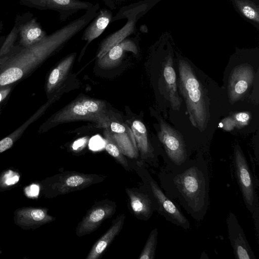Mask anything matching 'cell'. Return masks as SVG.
I'll list each match as a JSON object with an SVG mask.
<instances>
[{"label":"cell","instance_id":"cell-12","mask_svg":"<svg viewBox=\"0 0 259 259\" xmlns=\"http://www.w3.org/2000/svg\"><path fill=\"white\" fill-rule=\"evenodd\" d=\"M139 35L138 32L136 36H130L112 47L104 56L98 59V66L104 69L113 68L120 64L125 52H131L137 55Z\"/></svg>","mask_w":259,"mask_h":259},{"label":"cell","instance_id":"cell-17","mask_svg":"<svg viewBox=\"0 0 259 259\" xmlns=\"http://www.w3.org/2000/svg\"><path fill=\"white\" fill-rule=\"evenodd\" d=\"M130 205L134 213L144 220H148L154 210H157L156 202L151 194L126 189Z\"/></svg>","mask_w":259,"mask_h":259},{"label":"cell","instance_id":"cell-10","mask_svg":"<svg viewBox=\"0 0 259 259\" xmlns=\"http://www.w3.org/2000/svg\"><path fill=\"white\" fill-rule=\"evenodd\" d=\"M254 76L252 67L244 63L236 66L229 78L228 91L230 102L240 100L251 87Z\"/></svg>","mask_w":259,"mask_h":259},{"label":"cell","instance_id":"cell-20","mask_svg":"<svg viewBox=\"0 0 259 259\" xmlns=\"http://www.w3.org/2000/svg\"><path fill=\"white\" fill-rule=\"evenodd\" d=\"M95 176L80 173H70L61 177L54 185L60 194L80 190L95 183Z\"/></svg>","mask_w":259,"mask_h":259},{"label":"cell","instance_id":"cell-16","mask_svg":"<svg viewBox=\"0 0 259 259\" xmlns=\"http://www.w3.org/2000/svg\"><path fill=\"white\" fill-rule=\"evenodd\" d=\"M113 16V13L109 9L102 8L99 10L98 15L84 29L81 38L86 41V44L81 51L80 58L84 54L89 45L98 37L111 22Z\"/></svg>","mask_w":259,"mask_h":259},{"label":"cell","instance_id":"cell-6","mask_svg":"<svg viewBox=\"0 0 259 259\" xmlns=\"http://www.w3.org/2000/svg\"><path fill=\"white\" fill-rule=\"evenodd\" d=\"M235 175L246 208L252 215L258 207V196L251 171L245 156L238 145L234 148Z\"/></svg>","mask_w":259,"mask_h":259},{"label":"cell","instance_id":"cell-5","mask_svg":"<svg viewBox=\"0 0 259 259\" xmlns=\"http://www.w3.org/2000/svg\"><path fill=\"white\" fill-rule=\"evenodd\" d=\"M164 150L165 167L174 169L190 159L189 152L182 135L162 119L158 134Z\"/></svg>","mask_w":259,"mask_h":259},{"label":"cell","instance_id":"cell-15","mask_svg":"<svg viewBox=\"0 0 259 259\" xmlns=\"http://www.w3.org/2000/svg\"><path fill=\"white\" fill-rule=\"evenodd\" d=\"M55 219L48 213V210L44 208L24 207L14 212L15 224L24 229L36 228Z\"/></svg>","mask_w":259,"mask_h":259},{"label":"cell","instance_id":"cell-19","mask_svg":"<svg viewBox=\"0 0 259 259\" xmlns=\"http://www.w3.org/2000/svg\"><path fill=\"white\" fill-rule=\"evenodd\" d=\"M76 53H72L62 60L51 71L46 83V93L49 96L63 84L68 75L76 57Z\"/></svg>","mask_w":259,"mask_h":259},{"label":"cell","instance_id":"cell-21","mask_svg":"<svg viewBox=\"0 0 259 259\" xmlns=\"http://www.w3.org/2000/svg\"><path fill=\"white\" fill-rule=\"evenodd\" d=\"M125 215L121 214L114 220L110 228L95 243L86 259H97L100 257L122 228Z\"/></svg>","mask_w":259,"mask_h":259},{"label":"cell","instance_id":"cell-14","mask_svg":"<svg viewBox=\"0 0 259 259\" xmlns=\"http://www.w3.org/2000/svg\"><path fill=\"white\" fill-rule=\"evenodd\" d=\"M115 207V205L108 203L92 207L78 224L76 234L80 237L95 231L106 219L112 216Z\"/></svg>","mask_w":259,"mask_h":259},{"label":"cell","instance_id":"cell-35","mask_svg":"<svg viewBox=\"0 0 259 259\" xmlns=\"http://www.w3.org/2000/svg\"><path fill=\"white\" fill-rule=\"evenodd\" d=\"M11 90L10 85L0 87V103L7 97Z\"/></svg>","mask_w":259,"mask_h":259},{"label":"cell","instance_id":"cell-28","mask_svg":"<svg viewBox=\"0 0 259 259\" xmlns=\"http://www.w3.org/2000/svg\"><path fill=\"white\" fill-rule=\"evenodd\" d=\"M158 230L153 229L150 232L145 245L141 252L139 259H153L155 255L157 244Z\"/></svg>","mask_w":259,"mask_h":259},{"label":"cell","instance_id":"cell-31","mask_svg":"<svg viewBox=\"0 0 259 259\" xmlns=\"http://www.w3.org/2000/svg\"><path fill=\"white\" fill-rule=\"evenodd\" d=\"M232 117L235 121V128L240 129L248 124L251 114L249 112L242 111L235 113Z\"/></svg>","mask_w":259,"mask_h":259},{"label":"cell","instance_id":"cell-29","mask_svg":"<svg viewBox=\"0 0 259 259\" xmlns=\"http://www.w3.org/2000/svg\"><path fill=\"white\" fill-rule=\"evenodd\" d=\"M22 22L20 20L19 21L16 20L15 25L0 49V58L7 55L13 48V45L19 33L20 26Z\"/></svg>","mask_w":259,"mask_h":259},{"label":"cell","instance_id":"cell-23","mask_svg":"<svg viewBox=\"0 0 259 259\" xmlns=\"http://www.w3.org/2000/svg\"><path fill=\"white\" fill-rule=\"evenodd\" d=\"M21 22L19 28L20 44L23 48L29 47L42 39L47 35L36 18Z\"/></svg>","mask_w":259,"mask_h":259},{"label":"cell","instance_id":"cell-22","mask_svg":"<svg viewBox=\"0 0 259 259\" xmlns=\"http://www.w3.org/2000/svg\"><path fill=\"white\" fill-rule=\"evenodd\" d=\"M131 129L142 158L150 159L154 165H157V160L149 141L147 129L144 124L139 120H135L132 123Z\"/></svg>","mask_w":259,"mask_h":259},{"label":"cell","instance_id":"cell-33","mask_svg":"<svg viewBox=\"0 0 259 259\" xmlns=\"http://www.w3.org/2000/svg\"><path fill=\"white\" fill-rule=\"evenodd\" d=\"M102 2L111 10H114L123 3L130 0H101Z\"/></svg>","mask_w":259,"mask_h":259},{"label":"cell","instance_id":"cell-34","mask_svg":"<svg viewBox=\"0 0 259 259\" xmlns=\"http://www.w3.org/2000/svg\"><path fill=\"white\" fill-rule=\"evenodd\" d=\"M26 194L31 197L36 196L39 192V187L36 185H32L26 188L25 189Z\"/></svg>","mask_w":259,"mask_h":259},{"label":"cell","instance_id":"cell-25","mask_svg":"<svg viewBox=\"0 0 259 259\" xmlns=\"http://www.w3.org/2000/svg\"><path fill=\"white\" fill-rule=\"evenodd\" d=\"M55 99V98L54 97L48 101L17 130L0 141V154L8 150L13 145L27 127L44 114L48 107L54 102Z\"/></svg>","mask_w":259,"mask_h":259},{"label":"cell","instance_id":"cell-7","mask_svg":"<svg viewBox=\"0 0 259 259\" xmlns=\"http://www.w3.org/2000/svg\"><path fill=\"white\" fill-rule=\"evenodd\" d=\"M146 177L147 186L153 196L157 205V211L167 221L185 230L191 227L189 220L180 208L165 194L155 181L147 174Z\"/></svg>","mask_w":259,"mask_h":259},{"label":"cell","instance_id":"cell-8","mask_svg":"<svg viewBox=\"0 0 259 259\" xmlns=\"http://www.w3.org/2000/svg\"><path fill=\"white\" fill-rule=\"evenodd\" d=\"M21 5L40 10H53L61 22L68 20L79 11L88 10L94 4L81 0H19Z\"/></svg>","mask_w":259,"mask_h":259},{"label":"cell","instance_id":"cell-13","mask_svg":"<svg viewBox=\"0 0 259 259\" xmlns=\"http://www.w3.org/2000/svg\"><path fill=\"white\" fill-rule=\"evenodd\" d=\"M122 153L131 158L138 156V149L131 128L124 123L109 120L106 127Z\"/></svg>","mask_w":259,"mask_h":259},{"label":"cell","instance_id":"cell-32","mask_svg":"<svg viewBox=\"0 0 259 259\" xmlns=\"http://www.w3.org/2000/svg\"><path fill=\"white\" fill-rule=\"evenodd\" d=\"M219 126L224 130L230 132L235 128V123L232 116H229L222 119Z\"/></svg>","mask_w":259,"mask_h":259},{"label":"cell","instance_id":"cell-2","mask_svg":"<svg viewBox=\"0 0 259 259\" xmlns=\"http://www.w3.org/2000/svg\"><path fill=\"white\" fill-rule=\"evenodd\" d=\"M158 177L171 200L179 202L193 219H203L209 204V178L207 164L202 158L190 159L174 169L164 166Z\"/></svg>","mask_w":259,"mask_h":259},{"label":"cell","instance_id":"cell-9","mask_svg":"<svg viewBox=\"0 0 259 259\" xmlns=\"http://www.w3.org/2000/svg\"><path fill=\"white\" fill-rule=\"evenodd\" d=\"M79 120L95 122L99 127L105 128L108 126V124L100 117L89 112L82 105L79 98L54 114L45 123L44 128Z\"/></svg>","mask_w":259,"mask_h":259},{"label":"cell","instance_id":"cell-4","mask_svg":"<svg viewBox=\"0 0 259 259\" xmlns=\"http://www.w3.org/2000/svg\"><path fill=\"white\" fill-rule=\"evenodd\" d=\"M161 0H141L120 8L113 16L111 22L126 19V22L120 29L110 34L100 43L97 52V57L104 56L112 47L124 38L138 32L136 27L139 20L149 11Z\"/></svg>","mask_w":259,"mask_h":259},{"label":"cell","instance_id":"cell-3","mask_svg":"<svg viewBox=\"0 0 259 259\" xmlns=\"http://www.w3.org/2000/svg\"><path fill=\"white\" fill-rule=\"evenodd\" d=\"M178 67L180 92L185 100L190 121L194 127L203 132L210 117L207 96L187 61L179 59Z\"/></svg>","mask_w":259,"mask_h":259},{"label":"cell","instance_id":"cell-26","mask_svg":"<svg viewBox=\"0 0 259 259\" xmlns=\"http://www.w3.org/2000/svg\"><path fill=\"white\" fill-rule=\"evenodd\" d=\"M80 99L89 112L98 116L108 124L110 119L106 114V106L103 101L87 97H82Z\"/></svg>","mask_w":259,"mask_h":259},{"label":"cell","instance_id":"cell-18","mask_svg":"<svg viewBox=\"0 0 259 259\" xmlns=\"http://www.w3.org/2000/svg\"><path fill=\"white\" fill-rule=\"evenodd\" d=\"M170 50L165 56L163 62V76L170 105L174 110L179 111L182 99L178 92L176 74L173 66V59Z\"/></svg>","mask_w":259,"mask_h":259},{"label":"cell","instance_id":"cell-1","mask_svg":"<svg viewBox=\"0 0 259 259\" xmlns=\"http://www.w3.org/2000/svg\"><path fill=\"white\" fill-rule=\"evenodd\" d=\"M96 3L82 16L70 21L37 43L16 53L10 51L0 58V87L10 85L26 77L48 58L61 49L81 31L98 15Z\"/></svg>","mask_w":259,"mask_h":259},{"label":"cell","instance_id":"cell-11","mask_svg":"<svg viewBox=\"0 0 259 259\" xmlns=\"http://www.w3.org/2000/svg\"><path fill=\"white\" fill-rule=\"evenodd\" d=\"M228 237L237 259H254V253L235 214L230 211L227 218Z\"/></svg>","mask_w":259,"mask_h":259},{"label":"cell","instance_id":"cell-27","mask_svg":"<svg viewBox=\"0 0 259 259\" xmlns=\"http://www.w3.org/2000/svg\"><path fill=\"white\" fill-rule=\"evenodd\" d=\"M104 135L105 140V148L106 151L124 167H128V164L126 159L123 156L124 155L122 153L118 146L113 140L110 136L109 130L107 127H105L104 132Z\"/></svg>","mask_w":259,"mask_h":259},{"label":"cell","instance_id":"cell-24","mask_svg":"<svg viewBox=\"0 0 259 259\" xmlns=\"http://www.w3.org/2000/svg\"><path fill=\"white\" fill-rule=\"evenodd\" d=\"M235 11L245 20L259 28V0H230Z\"/></svg>","mask_w":259,"mask_h":259},{"label":"cell","instance_id":"cell-30","mask_svg":"<svg viewBox=\"0 0 259 259\" xmlns=\"http://www.w3.org/2000/svg\"><path fill=\"white\" fill-rule=\"evenodd\" d=\"M20 175L12 170H7L0 175V189H6L16 184L19 181Z\"/></svg>","mask_w":259,"mask_h":259}]
</instances>
